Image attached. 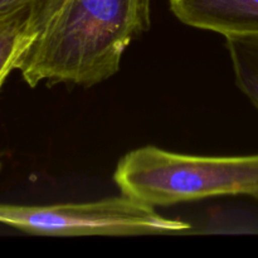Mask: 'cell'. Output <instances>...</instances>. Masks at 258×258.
<instances>
[{
  "label": "cell",
  "instance_id": "6",
  "mask_svg": "<svg viewBox=\"0 0 258 258\" xmlns=\"http://www.w3.org/2000/svg\"><path fill=\"white\" fill-rule=\"evenodd\" d=\"M234 82L258 111V34L226 38Z\"/></svg>",
  "mask_w": 258,
  "mask_h": 258
},
{
  "label": "cell",
  "instance_id": "4",
  "mask_svg": "<svg viewBox=\"0 0 258 258\" xmlns=\"http://www.w3.org/2000/svg\"><path fill=\"white\" fill-rule=\"evenodd\" d=\"M174 17L188 27L224 38L258 34V0H168Z\"/></svg>",
  "mask_w": 258,
  "mask_h": 258
},
{
  "label": "cell",
  "instance_id": "3",
  "mask_svg": "<svg viewBox=\"0 0 258 258\" xmlns=\"http://www.w3.org/2000/svg\"><path fill=\"white\" fill-rule=\"evenodd\" d=\"M0 223L44 237H134L178 234L191 226L161 216L154 207L120 197L49 206L0 203Z\"/></svg>",
  "mask_w": 258,
  "mask_h": 258
},
{
  "label": "cell",
  "instance_id": "5",
  "mask_svg": "<svg viewBox=\"0 0 258 258\" xmlns=\"http://www.w3.org/2000/svg\"><path fill=\"white\" fill-rule=\"evenodd\" d=\"M38 34L25 12H0V88Z\"/></svg>",
  "mask_w": 258,
  "mask_h": 258
},
{
  "label": "cell",
  "instance_id": "1",
  "mask_svg": "<svg viewBox=\"0 0 258 258\" xmlns=\"http://www.w3.org/2000/svg\"><path fill=\"white\" fill-rule=\"evenodd\" d=\"M153 0H67L23 54L29 87L91 88L120 71L126 49L151 28Z\"/></svg>",
  "mask_w": 258,
  "mask_h": 258
},
{
  "label": "cell",
  "instance_id": "7",
  "mask_svg": "<svg viewBox=\"0 0 258 258\" xmlns=\"http://www.w3.org/2000/svg\"><path fill=\"white\" fill-rule=\"evenodd\" d=\"M66 3L67 0H0V12L28 13L39 33Z\"/></svg>",
  "mask_w": 258,
  "mask_h": 258
},
{
  "label": "cell",
  "instance_id": "2",
  "mask_svg": "<svg viewBox=\"0 0 258 258\" xmlns=\"http://www.w3.org/2000/svg\"><path fill=\"white\" fill-rule=\"evenodd\" d=\"M113 181L121 194L154 208L221 197L258 201V154L207 156L141 146L118 160Z\"/></svg>",
  "mask_w": 258,
  "mask_h": 258
}]
</instances>
